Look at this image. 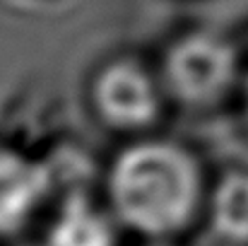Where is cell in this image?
<instances>
[{"label": "cell", "instance_id": "cell-1", "mask_svg": "<svg viewBox=\"0 0 248 246\" xmlns=\"http://www.w3.org/2000/svg\"><path fill=\"white\" fill-rule=\"evenodd\" d=\"M104 188L121 227L159 242L186 232L205 213L210 181L188 143L155 131L123 140L108 160Z\"/></svg>", "mask_w": 248, "mask_h": 246}, {"label": "cell", "instance_id": "cell-2", "mask_svg": "<svg viewBox=\"0 0 248 246\" xmlns=\"http://www.w3.org/2000/svg\"><path fill=\"white\" fill-rule=\"evenodd\" d=\"M155 63L171 106L193 114L227 104L246 78L239 46L210 27L181 29L164 44Z\"/></svg>", "mask_w": 248, "mask_h": 246}, {"label": "cell", "instance_id": "cell-3", "mask_svg": "<svg viewBox=\"0 0 248 246\" xmlns=\"http://www.w3.org/2000/svg\"><path fill=\"white\" fill-rule=\"evenodd\" d=\"M87 106L104 131L128 140L159 131L171 101L157 63L135 53H116L92 70Z\"/></svg>", "mask_w": 248, "mask_h": 246}, {"label": "cell", "instance_id": "cell-4", "mask_svg": "<svg viewBox=\"0 0 248 246\" xmlns=\"http://www.w3.org/2000/svg\"><path fill=\"white\" fill-rule=\"evenodd\" d=\"M53 174L22 148L0 143V237L22 232L48 203Z\"/></svg>", "mask_w": 248, "mask_h": 246}, {"label": "cell", "instance_id": "cell-5", "mask_svg": "<svg viewBox=\"0 0 248 246\" xmlns=\"http://www.w3.org/2000/svg\"><path fill=\"white\" fill-rule=\"evenodd\" d=\"M118 220L113 213L87 198L84 193H70L56 208L46 246H116Z\"/></svg>", "mask_w": 248, "mask_h": 246}, {"label": "cell", "instance_id": "cell-6", "mask_svg": "<svg viewBox=\"0 0 248 246\" xmlns=\"http://www.w3.org/2000/svg\"><path fill=\"white\" fill-rule=\"evenodd\" d=\"M205 217L229 244H248V169H229L210 183Z\"/></svg>", "mask_w": 248, "mask_h": 246}, {"label": "cell", "instance_id": "cell-7", "mask_svg": "<svg viewBox=\"0 0 248 246\" xmlns=\"http://www.w3.org/2000/svg\"><path fill=\"white\" fill-rule=\"evenodd\" d=\"M234 5H239L241 10H248V0H232Z\"/></svg>", "mask_w": 248, "mask_h": 246}, {"label": "cell", "instance_id": "cell-8", "mask_svg": "<svg viewBox=\"0 0 248 246\" xmlns=\"http://www.w3.org/2000/svg\"><path fill=\"white\" fill-rule=\"evenodd\" d=\"M152 246H166V244H162V242H155V244H152Z\"/></svg>", "mask_w": 248, "mask_h": 246}]
</instances>
